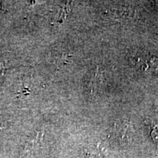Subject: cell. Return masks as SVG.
<instances>
[{
  "label": "cell",
  "instance_id": "6da1fadb",
  "mask_svg": "<svg viewBox=\"0 0 158 158\" xmlns=\"http://www.w3.org/2000/svg\"><path fill=\"white\" fill-rule=\"evenodd\" d=\"M129 62L141 73L147 75L158 73V58L147 51H133L129 55Z\"/></svg>",
  "mask_w": 158,
  "mask_h": 158
},
{
  "label": "cell",
  "instance_id": "7a4b0ae2",
  "mask_svg": "<svg viewBox=\"0 0 158 158\" xmlns=\"http://www.w3.org/2000/svg\"><path fill=\"white\" fill-rule=\"evenodd\" d=\"M152 136L154 141L158 143V127H156L152 131Z\"/></svg>",
  "mask_w": 158,
  "mask_h": 158
}]
</instances>
